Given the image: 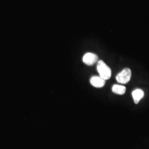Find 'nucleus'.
<instances>
[{"instance_id":"4","label":"nucleus","mask_w":149,"mask_h":149,"mask_svg":"<svg viewBox=\"0 0 149 149\" xmlns=\"http://www.w3.org/2000/svg\"><path fill=\"white\" fill-rule=\"evenodd\" d=\"M90 83L92 85L95 87L101 88L105 85L106 81L100 76H93L91 78Z\"/></svg>"},{"instance_id":"3","label":"nucleus","mask_w":149,"mask_h":149,"mask_svg":"<svg viewBox=\"0 0 149 149\" xmlns=\"http://www.w3.org/2000/svg\"><path fill=\"white\" fill-rule=\"evenodd\" d=\"M98 57L95 54L87 53L83 57V62L87 65H93L98 61Z\"/></svg>"},{"instance_id":"2","label":"nucleus","mask_w":149,"mask_h":149,"mask_svg":"<svg viewBox=\"0 0 149 149\" xmlns=\"http://www.w3.org/2000/svg\"><path fill=\"white\" fill-rule=\"evenodd\" d=\"M132 77V71L129 68H125L116 76L118 82L122 84H126L129 82Z\"/></svg>"},{"instance_id":"6","label":"nucleus","mask_w":149,"mask_h":149,"mask_svg":"<svg viewBox=\"0 0 149 149\" xmlns=\"http://www.w3.org/2000/svg\"><path fill=\"white\" fill-rule=\"evenodd\" d=\"M112 91L117 95H124L126 91V87L122 85H114L112 87Z\"/></svg>"},{"instance_id":"1","label":"nucleus","mask_w":149,"mask_h":149,"mask_svg":"<svg viewBox=\"0 0 149 149\" xmlns=\"http://www.w3.org/2000/svg\"><path fill=\"white\" fill-rule=\"evenodd\" d=\"M97 69L100 74V76L103 80H107L111 77V70L103 61L100 60L97 63Z\"/></svg>"},{"instance_id":"5","label":"nucleus","mask_w":149,"mask_h":149,"mask_svg":"<svg viewBox=\"0 0 149 149\" xmlns=\"http://www.w3.org/2000/svg\"><path fill=\"white\" fill-rule=\"evenodd\" d=\"M144 96V91L141 89H136L132 92V96L135 104H138L139 101L143 98Z\"/></svg>"}]
</instances>
